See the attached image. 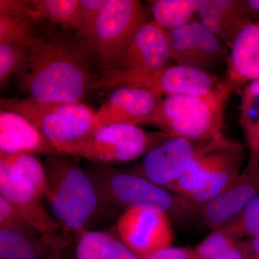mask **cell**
I'll use <instances>...</instances> for the list:
<instances>
[{
    "label": "cell",
    "mask_w": 259,
    "mask_h": 259,
    "mask_svg": "<svg viewBox=\"0 0 259 259\" xmlns=\"http://www.w3.org/2000/svg\"><path fill=\"white\" fill-rule=\"evenodd\" d=\"M0 229L30 237L41 235L18 209L2 197H0Z\"/></svg>",
    "instance_id": "29"
},
{
    "label": "cell",
    "mask_w": 259,
    "mask_h": 259,
    "mask_svg": "<svg viewBox=\"0 0 259 259\" xmlns=\"http://www.w3.org/2000/svg\"><path fill=\"white\" fill-rule=\"evenodd\" d=\"M240 123L248 149L245 169L254 171L259 167V79L247 84L243 90Z\"/></svg>",
    "instance_id": "21"
},
{
    "label": "cell",
    "mask_w": 259,
    "mask_h": 259,
    "mask_svg": "<svg viewBox=\"0 0 259 259\" xmlns=\"http://www.w3.org/2000/svg\"><path fill=\"white\" fill-rule=\"evenodd\" d=\"M30 46L21 42H0V83L4 84L21 68Z\"/></svg>",
    "instance_id": "26"
},
{
    "label": "cell",
    "mask_w": 259,
    "mask_h": 259,
    "mask_svg": "<svg viewBox=\"0 0 259 259\" xmlns=\"http://www.w3.org/2000/svg\"><path fill=\"white\" fill-rule=\"evenodd\" d=\"M102 259H139L122 241L114 237L105 245Z\"/></svg>",
    "instance_id": "32"
},
{
    "label": "cell",
    "mask_w": 259,
    "mask_h": 259,
    "mask_svg": "<svg viewBox=\"0 0 259 259\" xmlns=\"http://www.w3.org/2000/svg\"><path fill=\"white\" fill-rule=\"evenodd\" d=\"M221 86L205 95H175L161 99L151 124L171 137L203 142L223 134L225 102Z\"/></svg>",
    "instance_id": "5"
},
{
    "label": "cell",
    "mask_w": 259,
    "mask_h": 259,
    "mask_svg": "<svg viewBox=\"0 0 259 259\" xmlns=\"http://www.w3.org/2000/svg\"><path fill=\"white\" fill-rule=\"evenodd\" d=\"M41 194L14 170L0 162V197L11 204L41 235H55L60 224L48 212Z\"/></svg>",
    "instance_id": "16"
},
{
    "label": "cell",
    "mask_w": 259,
    "mask_h": 259,
    "mask_svg": "<svg viewBox=\"0 0 259 259\" xmlns=\"http://www.w3.org/2000/svg\"><path fill=\"white\" fill-rule=\"evenodd\" d=\"M197 15L199 23L229 49L240 32L253 22L243 0H197Z\"/></svg>",
    "instance_id": "17"
},
{
    "label": "cell",
    "mask_w": 259,
    "mask_h": 259,
    "mask_svg": "<svg viewBox=\"0 0 259 259\" xmlns=\"http://www.w3.org/2000/svg\"><path fill=\"white\" fill-rule=\"evenodd\" d=\"M85 171L93 182L100 204L105 208L125 211L133 207H149L163 211L171 220L182 222L199 217L200 205L144 177L97 163Z\"/></svg>",
    "instance_id": "2"
},
{
    "label": "cell",
    "mask_w": 259,
    "mask_h": 259,
    "mask_svg": "<svg viewBox=\"0 0 259 259\" xmlns=\"http://www.w3.org/2000/svg\"><path fill=\"white\" fill-rule=\"evenodd\" d=\"M167 32L171 59L177 64L209 73L228 59V47L198 20Z\"/></svg>",
    "instance_id": "11"
},
{
    "label": "cell",
    "mask_w": 259,
    "mask_h": 259,
    "mask_svg": "<svg viewBox=\"0 0 259 259\" xmlns=\"http://www.w3.org/2000/svg\"><path fill=\"white\" fill-rule=\"evenodd\" d=\"M160 100L143 89L117 87L96 112L94 130L117 123L151 124Z\"/></svg>",
    "instance_id": "15"
},
{
    "label": "cell",
    "mask_w": 259,
    "mask_h": 259,
    "mask_svg": "<svg viewBox=\"0 0 259 259\" xmlns=\"http://www.w3.org/2000/svg\"><path fill=\"white\" fill-rule=\"evenodd\" d=\"M226 62V77L221 84L228 96L239 87L259 79V20L240 32Z\"/></svg>",
    "instance_id": "18"
},
{
    "label": "cell",
    "mask_w": 259,
    "mask_h": 259,
    "mask_svg": "<svg viewBox=\"0 0 259 259\" xmlns=\"http://www.w3.org/2000/svg\"><path fill=\"white\" fill-rule=\"evenodd\" d=\"M146 8L138 0H105L87 47L96 58L102 73L113 69L131 37L146 20Z\"/></svg>",
    "instance_id": "8"
},
{
    "label": "cell",
    "mask_w": 259,
    "mask_h": 259,
    "mask_svg": "<svg viewBox=\"0 0 259 259\" xmlns=\"http://www.w3.org/2000/svg\"><path fill=\"white\" fill-rule=\"evenodd\" d=\"M247 6L252 18L259 20V0H247Z\"/></svg>",
    "instance_id": "34"
},
{
    "label": "cell",
    "mask_w": 259,
    "mask_h": 259,
    "mask_svg": "<svg viewBox=\"0 0 259 259\" xmlns=\"http://www.w3.org/2000/svg\"><path fill=\"white\" fill-rule=\"evenodd\" d=\"M222 230L238 239L243 237L259 238V196L245 207L236 222Z\"/></svg>",
    "instance_id": "28"
},
{
    "label": "cell",
    "mask_w": 259,
    "mask_h": 259,
    "mask_svg": "<svg viewBox=\"0 0 259 259\" xmlns=\"http://www.w3.org/2000/svg\"><path fill=\"white\" fill-rule=\"evenodd\" d=\"M77 159L57 151L48 155L44 163L47 179L44 197L61 227L76 237L101 207L93 182Z\"/></svg>",
    "instance_id": "3"
},
{
    "label": "cell",
    "mask_w": 259,
    "mask_h": 259,
    "mask_svg": "<svg viewBox=\"0 0 259 259\" xmlns=\"http://www.w3.org/2000/svg\"><path fill=\"white\" fill-rule=\"evenodd\" d=\"M117 236L137 255L144 257L171 246L175 231L166 212L149 207L123 211L116 224Z\"/></svg>",
    "instance_id": "10"
},
{
    "label": "cell",
    "mask_w": 259,
    "mask_h": 259,
    "mask_svg": "<svg viewBox=\"0 0 259 259\" xmlns=\"http://www.w3.org/2000/svg\"><path fill=\"white\" fill-rule=\"evenodd\" d=\"M2 110L23 116L54 147L79 141L95 129V113L81 102H41L30 97L1 99Z\"/></svg>",
    "instance_id": "7"
},
{
    "label": "cell",
    "mask_w": 259,
    "mask_h": 259,
    "mask_svg": "<svg viewBox=\"0 0 259 259\" xmlns=\"http://www.w3.org/2000/svg\"><path fill=\"white\" fill-rule=\"evenodd\" d=\"M245 160L241 144L219 135L202 143L190 166L168 191L202 205L241 175Z\"/></svg>",
    "instance_id": "4"
},
{
    "label": "cell",
    "mask_w": 259,
    "mask_h": 259,
    "mask_svg": "<svg viewBox=\"0 0 259 259\" xmlns=\"http://www.w3.org/2000/svg\"><path fill=\"white\" fill-rule=\"evenodd\" d=\"M105 0H80V29L78 36L85 37L94 28Z\"/></svg>",
    "instance_id": "30"
},
{
    "label": "cell",
    "mask_w": 259,
    "mask_h": 259,
    "mask_svg": "<svg viewBox=\"0 0 259 259\" xmlns=\"http://www.w3.org/2000/svg\"><path fill=\"white\" fill-rule=\"evenodd\" d=\"M250 259H255V258H250Z\"/></svg>",
    "instance_id": "36"
},
{
    "label": "cell",
    "mask_w": 259,
    "mask_h": 259,
    "mask_svg": "<svg viewBox=\"0 0 259 259\" xmlns=\"http://www.w3.org/2000/svg\"><path fill=\"white\" fill-rule=\"evenodd\" d=\"M199 259H250L247 243L232 236L224 230L212 231L194 248Z\"/></svg>",
    "instance_id": "22"
},
{
    "label": "cell",
    "mask_w": 259,
    "mask_h": 259,
    "mask_svg": "<svg viewBox=\"0 0 259 259\" xmlns=\"http://www.w3.org/2000/svg\"><path fill=\"white\" fill-rule=\"evenodd\" d=\"M16 74L27 97L37 101L81 102L93 86L81 50L60 39L37 37Z\"/></svg>",
    "instance_id": "1"
},
{
    "label": "cell",
    "mask_w": 259,
    "mask_h": 259,
    "mask_svg": "<svg viewBox=\"0 0 259 259\" xmlns=\"http://www.w3.org/2000/svg\"><path fill=\"white\" fill-rule=\"evenodd\" d=\"M0 162L14 170L44 196L47 186V174L44 164L34 155H0Z\"/></svg>",
    "instance_id": "25"
},
{
    "label": "cell",
    "mask_w": 259,
    "mask_h": 259,
    "mask_svg": "<svg viewBox=\"0 0 259 259\" xmlns=\"http://www.w3.org/2000/svg\"><path fill=\"white\" fill-rule=\"evenodd\" d=\"M170 137L162 131L149 132L139 125L112 124L94 130L86 137L59 146L56 151L93 163L112 166L145 156Z\"/></svg>",
    "instance_id": "6"
},
{
    "label": "cell",
    "mask_w": 259,
    "mask_h": 259,
    "mask_svg": "<svg viewBox=\"0 0 259 259\" xmlns=\"http://www.w3.org/2000/svg\"><path fill=\"white\" fill-rule=\"evenodd\" d=\"M57 152L54 145L28 120L15 112L0 111V155Z\"/></svg>",
    "instance_id": "19"
},
{
    "label": "cell",
    "mask_w": 259,
    "mask_h": 259,
    "mask_svg": "<svg viewBox=\"0 0 259 259\" xmlns=\"http://www.w3.org/2000/svg\"><path fill=\"white\" fill-rule=\"evenodd\" d=\"M171 59L168 32L154 21H147L134 32L113 69L151 73L169 65Z\"/></svg>",
    "instance_id": "13"
},
{
    "label": "cell",
    "mask_w": 259,
    "mask_h": 259,
    "mask_svg": "<svg viewBox=\"0 0 259 259\" xmlns=\"http://www.w3.org/2000/svg\"><path fill=\"white\" fill-rule=\"evenodd\" d=\"M139 259H199L194 248L169 246Z\"/></svg>",
    "instance_id": "31"
},
{
    "label": "cell",
    "mask_w": 259,
    "mask_h": 259,
    "mask_svg": "<svg viewBox=\"0 0 259 259\" xmlns=\"http://www.w3.org/2000/svg\"><path fill=\"white\" fill-rule=\"evenodd\" d=\"M35 18H46L64 29H80V0L30 1Z\"/></svg>",
    "instance_id": "24"
},
{
    "label": "cell",
    "mask_w": 259,
    "mask_h": 259,
    "mask_svg": "<svg viewBox=\"0 0 259 259\" xmlns=\"http://www.w3.org/2000/svg\"><path fill=\"white\" fill-rule=\"evenodd\" d=\"M246 243L252 258L259 259V238H253Z\"/></svg>",
    "instance_id": "33"
},
{
    "label": "cell",
    "mask_w": 259,
    "mask_h": 259,
    "mask_svg": "<svg viewBox=\"0 0 259 259\" xmlns=\"http://www.w3.org/2000/svg\"><path fill=\"white\" fill-rule=\"evenodd\" d=\"M115 236L109 232L85 230L77 237L75 259H102L105 245Z\"/></svg>",
    "instance_id": "27"
},
{
    "label": "cell",
    "mask_w": 259,
    "mask_h": 259,
    "mask_svg": "<svg viewBox=\"0 0 259 259\" xmlns=\"http://www.w3.org/2000/svg\"><path fill=\"white\" fill-rule=\"evenodd\" d=\"M68 244L55 235L30 237L0 229V259H53Z\"/></svg>",
    "instance_id": "20"
},
{
    "label": "cell",
    "mask_w": 259,
    "mask_h": 259,
    "mask_svg": "<svg viewBox=\"0 0 259 259\" xmlns=\"http://www.w3.org/2000/svg\"><path fill=\"white\" fill-rule=\"evenodd\" d=\"M203 142L170 137L146 153L141 164L130 172L168 191L185 173Z\"/></svg>",
    "instance_id": "12"
},
{
    "label": "cell",
    "mask_w": 259,
    "mask_h": 259,
    "mask_svg": "<svg viewBox=\"0 0 259 259\" xmlns=\"http://www.w3.org/2000/svg\"><path fill=\"white\" fill-rule=\"evenodd\" d=\"M259 196V167L243 169L241 175L221 193L200 206L199 217L212 231L236 222L250 202Z\"/></svg>",
    "instance_id": "14"
},
{
    "label": "cell",
    "mask_w": 259,
    "mask_h": 259,
    "mask_svg": "<svg viewBox=\"0 0 259 259\" xmlns=\"http://www.w3.org/2000/svg\"><path fill=\"white\" fill-rule=\"evenodd\" d=\"M216 77L209 73L182 65H168L151 73H135L109 70L94 83L97 88L127 86L143 89L162 97L175 95H205L221 88Z\"/></svg>",
    "instance_id": "9"
},
{
    "label": "cell",
    "mask_w": 259,
    "mask_h": 259,
    "mask_svg": "<svg viewBox=\"0 0 259 259\" xmlns=\"http://www.w3.org/2000/svg\"><path fill=\"white\" fill-rule=\"evenodd\" d=\"M53 259H61V253H58L57 255H56Z\"/></svg>",
    "instance_id": "35"
},
{
    "label": "cell",
    "mask_w": 259,
    "mask_h": 259,
    "mask_svg": "<svg viewBox=\"0 0 259 259\" xmlns=\"http://www.w3.org/2000/svg\"><path fill=\"white\" fill-rule=\"evenodd\" d=\"M153 21L168 31L193 20L197 0H156L150 8Z\"/></svg>",
    "instance_id": "23"
}]
</instances>
